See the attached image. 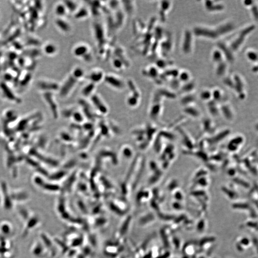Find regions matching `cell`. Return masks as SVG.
I'll use <instances>...</instances> for the list:
<instances>
[{"label": "cell", "mask_w": 258, "mask_h": 258, "mask_svg": "<svg viewBox=\"0 0 258 258\" xmlns=\"http://www.w3.org/2000/svg\"><path fill=\"white\" fill-rule=\"evenodd\" d=\"M73 54L77 58H81L88 63L91 62L93 58L90 48L85 44H78L76 46L73 50Z\"/></svg>", "instance_id": "obj_2"}, {"label": "cell", "mask_w": 258, "mask_h": 258, "mask_svg": "<svg viewBox=\"0 0 258 258\" xmlns=\"http://www.w3.org/2000/svg\"><path fill=\"white\" fill-rule=\"evenodd\" d=\"M104 74L102 70L96 69L91 71L89 75L88 78L90 82L96 84L104 80Z\"/></svg>", "instance_id": "obj_4"}, {"label": "cell", "mask_w": 258, "mask_h": 258, "mask_svg": "<svg viewBox=\"0 0 258 258\" xmlns=\"http://www.w3.org/2000/svg\"><path fill=\"white\" fill-rule=\"evenodd\" d=\"M38 85L41 89L45 90H57L60 89V86L53 81L43 80L38 83Z\"/></svg>", "instance_id": "obj_7"}, {"label": "cell", "mask_w": 258, "mask_h": 258, "mask_svg": "<svg viewBox=\"0 0 258 258\" xmlns=\"http://www.w3.org/2000/svg\"><path fill=\"white\" fill-rule=\"evenodd\" d=\"M105 82L113 88L117 89H123L125 87V84L122 78L113 74L105 75Z\"/></svg>", "instance_id": "obj_3"}, {"label": "cell", "mask_w": 258, "mask_h": 258, "mask_svg": "<svg viewBox=\"0 0 258 258\" xmlns=\"http://www.w3.org/2000/svg\"><path fill=\"white\" fill-rule=\"evenodd\" d=\"M96 85V84H94L92 82H89L83 88L82 93L85 95H89L93 92L94 89L95 88Z\"/></svg>", "instance_id": "obj_14"}, {"label": "cell", "mask_w": 258, "mask_h": 258, "mask_svg": "<svg viewBox=\"0 0 258 258\" xmlns=\"http://www.w3.org/2000/svg\"><path fill=\"white\" fill-rule=\"evenodd\" d=\"M55 11L58 18H64L68 13L64 3H58L55 7Z\"/></svg>", "instance_id": "obj_8"}, {"label": "cell", "mask_w": 258, "mask_h": 258, "mask_svg": "<svg viewBox=\"0 0 258 258\" xmlns=\"http://www.w3.org/2000/svg\"><path fill=\"white\" fill-rule=\"evenodd\" d=\"M88 16V10L85 7H81L75 12V17L77 19L85 18Z\"/></svg>", "instance_id": "obj_13"}, {"label": "cell", "mask_w": 258, "mask_h": 258, "mask_svg": "<svg viewBox=\"0 0 258 258\" xmlns=\"http://www.w3.org/2000/svg\"><path fill=\"white\" fill-rule=\"evenodd\" d=\"M85 72L82 68L77 67L72 70L62 86L60 87V94L67 95L75 88L79 80L84 76Z\"/></svg>", "instance_id": "obj_1"}, {"label": "cell", "mask_w": 258, "mask_h": 258, "mask_svg": "<svg viewBox=\"0 0 258 258\" xmlns=\"http://www.w3.org/2000/svg\"><path fill=\"white\" fill-rule=\"evenodd\" d=\"M13 227L11 224L7 222H3L0 225V232L4 235H8L12 232Z\"/></svg>", "instance_id": "obj_11"}, {"label": "cell", "mask_w": 258, "mask_h": 258, "mask_svg": "<svg viewBox=\"0 0 258 258\" xmlns=\"http://www.w3.org/2000/svg\"><path fill=\"white\" fill-rule=\"evenodd\" d=\"M63 3L68 10V12H76L77 10L78 9V5L75 2L69 1Z\"/></svg>", "instance_id": "obj_12"}, {"label": "cell", "mask_w": 258, "mask_h": 258, "mask_svg": "<svg viewBox=\"0 0 258 258\" xmlns=\"http://www.w3.org/2000/svg\"><path fill=\"white\" fill-rule=\"evenodd\" d=\"M11 197L13 201L16 202H22L26 201L29 199V195L27 192L22 191L13 192L10 194Z\"/></svg>", "instance_id": "obj_6"}, {"label": "cell", "mask_w": 258, "mask_h": 258, "mask_svg": "<svg viewBox=\"0 0 258 258\" xmlns=\"http://www.w3.org/2000/svg\"><path fill=\"white\" fill-rule=\"evenodd\" d=\"M124 63L118 58H115L113 60V66L117 69H123Z\"/></svg>", "instance_id": "obj_15"}, {"label": "cell", "mask_w": 258, "mask_h": 258, "mask_svg": "<svg viewBox=\"0 0 258 258\" xmlns=\"http://www.w3.org/2000/svg\"><path fill=\"white\" fill-rule=\"evenodd\" d=\"M55 24L57 28L64 33H68L71 31L70 23L64 19V18H58L55 21Z\"/></svg>", "instance_id": "obj_5"}, {"label": "cell", "mask_w": 258, "mask_h": 258, "mask_svg": "<svg viewBox=\"0 0 258 258\" xmlns=\"http://www.w3.org/2000/svg\"><path fill=\"white\" fill-rule=\"evenodd\" d=\"M43 51L47 55L53 56L58 52V48L54 43H48L44 46Z\"/></svg>", "instance_id": "obj_9"}, {"label": "cell", "mask_w": 258, "mask_h": 258, "mask_svg": "<svg viewBox=\"0 0 258 258\" xmlns=\"http://www.w3.org/2000/svg\"><path fill=\"white\" fill-rule=\"evenodd\" d=\"M17 213L20 219L25 223L31 218L30 212L24 208H19L17 210Z\"/></svg>", "instance_id": "obj_10"}]
</instances>
